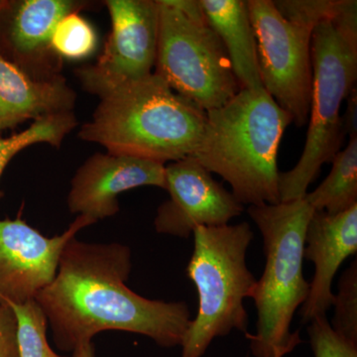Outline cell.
I'll use <instances>...</instances> for the list:
<instances>
[{
    "instance_id": "6da1fadb",
    "label": "cell",
    "mask_w": 357,
    "mask_h": 357,
    "mask_svg": "<svg viewBox=\"0 0 357 357\" xmlns=\"http://www.w3.org/2000/svg\"><path fill=\"white\" fill-rule=\"evenodd\" d=\"M131 268L128 246L70 239L55 279L35 298L59 349L74 351L105 331L138 333L162 347H182L192 321L189 306L134 293L126 285Z\"/></svg>"
},
{
    "instance_id": "7a4b0ae2",
    "label": "cell",
    "mask_w": 357,
    "mask_h": 357,
    "mask_svg": "<svg viewBox=\"0 0 357 357\" xmlns=\"http://www.w3.org/2000/svg\"><path fill=\"white\" fill-rule=\"evenodd\" d=\"M100 100L77 136L110 153L165 164L192 156L201 142L206 112L155 73L122 84Z\"/></svg>"
},
{
    "instance_id": "3957f363",
    "label": "cell",
    "mask_w": 357,
    "mask_h": 357,
    "mask_svg": "<svg viewBox=\"0 0 357 357\" xmlns=\"http://www.w3.org/2000/svg\"><path fill=\"white\" fill-rule=\"evenodd\" d=\"M292 117L264 89H241L218 109L206 112L195 157L231 187L241 204L280 203L279 146Z\"/></svg>"
},
{
    "instance_id": "277c9868",
    "label": "cell",
    "mask_w": 357,
    "mask_h": 357,
    "mask_svg": "<svg viewBox=\"0 0 357 357\" xmlns=\"http://www.w3.org/2000/svg\"><path fill=\"white\" fill-rule=\"evenodd\" d=\"M314 211L304 199L249 206L248 213L261 232L265 266L251 299L257 312L255 333H248L255 357H284L301 340L293 318L309 295L303 273L305 236Z\"/></svg>"
},
{
    "instance_id": "5b68a950",
    "label": "cell",
    "mask_w": 357,
    "mask_h": 357,
    "mask_svg": "<svg viewBox=\"0 0 357 357\" xmlns=\"http://www.w3.org/2000/svg\"><path fill=\"white\" fill-rule=\"evenodd\" d=\"M192 236L187 274L198 291L199 310L185 333L182 357L203 356L215 337L234 330L248 335L244 300L251 298L257 282L246 264L255 238L248 222L199 227Z\"/></svg>"
},
{
    "instance_id": "8992f818",
    "label": "cell",
    "mask_w": 357,
    "mask_h": 357,
    "mask_svg": "<svg viewBox=\"0 0 357 357\" xmlns=\"http://www.w3.org/2000/svg\"><path fill=\"white\" fill-rule=\"evenodd\" d=\"M312 89L309 128L296 166L279 174L280 203L304 199L324 164L340 151L344 133L340 107L356 86L357 35L323 21L312 33Z\"/></svg>"
},
{
    "instance_id": "52a82bcc",
    "label": "cell",
    "mask_w": 357,
    "mask_h": 357,
    "mask_svg": "<svg viewBox=\"0 0 357 357\" xmlns=\"http://www.w3.org/2000/svg\"><path fill=\"white\" fill-rule=\"evenodd\" d=\"M159 32L154 72L204 112L241 91L229 56L199 0H156Z\"/></svg>"
},
{
    "instance_id": "ba28073f",
    "label": "cell",
    "mask_w": 357,
    "mask_h": 357,
    "mask_svg": "<svg viewBox=\"0 0 357 357\" xmlns=\"http://www.w3.org/2000/svg\"><path fill=\"white\" fill-rule=\"evenodd\" d=\"M263 89L302 128L309 121L312 89V30L286 20L271 0H248Z\"/></svg>"
},
{
    "instance_id": "9c48e42d",
    "label": "cell",
    "mask_w": 357,
    "mask_h": 357,
    "mask_svg": "<svg viewBox=\"0 0 357 357\" xmlns=\"http://www.w3.org/2000/svg\"><path fill=\"white\" fill-rule=\"evenodd\" d=\"M112 30L93 65L75 70L84 91L100 98L153 73L158 47L156 0H107Z\"/></svg>"
},
{
    "instance_id": "30bf717a",
    "label": "cell",
    "mask_w": 357,
    "mask_h": 357,
    "mask_svg": "<svg viewBox=\"0 0 357 357\" xmlns=\"http://www.w3.org/2000/svg\"><path fill=\"white\" fill-rule=\"evenodd\" d=\"M93 223L79 215L64 234L49 238L20 218L0 220V301L20 305L35 300L55 279L67 243Z\"/></svg>"
},
{
    "instance_id": "8fae6325",
    "label": "cell",
    "mask_w": 357,
    "mask_h": 357,
    "mask_svg": "<svg viewBox=\"0 0 357 357\" xmlns=\"http://www.w3.org/2000/svg\"><path fill=\"white\" fill-rule=\"evenodd\" d=\"M170 199L157 210L158 234L188 238L199 227H222L239 217L244 206L217 182L194 156L165 166Z\"/></svg>"
},
{
    "instance_id": "7c38bea8",
    "label": "cell",
    "mask_w": 357,
    "mask_h": 357,
    "mask_svg": "<svg viewBox=\"0 0 357 357\" xmlns=\"http://www.w3.org/2000/svg\"><path fill=\"white\" fill-rule=\"evenodd\" d=\"M166 190L165 164L128 155L93 154L72 180L68 206L70 213L96 222L119 211L121 192L146 187Z\"/></svg>"
},
{
    "instance_id": "4fadbf2b",
    "label": "cell",
    "mask_w": 357,
    "mask_h": 357,
    "mask_svg": "<svg viewBox=\"0 0 357 357\" xmlns=\"http://www.w3.org/2000/svg\"><path fill=\"white\" fill-rule=\"evenodd\" d=\"M357 204L344 213L314 211L305 236L304 259L314 263L309 295L301 309L303 323L326 314L333 307V282L342 263L356 255Z\"/></svg>"
},
{
    "instance_id": "5bb4252c",
    "label": "cell",
    "mask_w": 357,
    "mask_h": 357,
    "mask_svg": "<svg viewBox=\"0 0 357 357\" xmlns=\"http://www.w3.org/2000/svg\"><path fill=\"white\" fill-rule=\"evenodd\" d=\"M89 6L76 0H22L9 2L7 46L13 63L37 79L61 76L62 59L52 49L51 40L59 21Z\"/></svg>"
},
{
    "instance_id": "9a60e30c",
    "label": "cell",
    "mask_w": 357,
    "mask_h": 357,
    "mask_svg": "<svg viewBox=\"0 0 357 357\" xmlns=\"http://www.w3.org/2000/svg\"><path fill=\"white\" fill-rule=\"evenodd\" d=\"M76 100L64 77L37 79L0 52V132L25 121L74 112Z\"/></svg>"
},
{
    "instance_id": "2e32d148",
    "label": "cell",
    "mask_w": 357,
    "mask_h": 357,
    "mask_svg": "<svg viewBox=\"0 0 357 357\" xmlns=\"http://www.w3.org/2000/svg\"><path fill=\"white\" fill-rule=\"evenodd\" d=\"M208 25L217 33L241 89H262L257 43L243 0H199Z\"/></svg>"
},
{
    "instance_id": "e0dca14e",
    "label": "cell",
    "mask_w": 357,
    "mask_h": 357,
    "mask_svg": "<svg viewBox=\"0 0 357 357\" xmlns=\"http://www.w3.org/2000/svg\"><path fill=\"white\" fill-rule=\"evenodd\" d=\"M332 171L323 183L305 199L314 211L328 215L344 213L357 204V137L331 162Z\"/></svg>"
},
{
    "instance_id": "ac0fdd59",
    "label": "cell",
    "mask_w": 357,
    "mask_h": 357,
    "mask_svg": "<svg viewBox=\"0 0 357 357\" xmlns=\"http://www.w3.org/2000/svg\"><path fill=\"white\" fill-rule=\"evenodd\" d=\"M77 121L74 112L51 114L33 121L29 128L9 137H0V178L11 159L25 148L46 143L60 148L66 136L76 128ZM3 192L0 191V199Z\"/></svg>"
},
{
    "instance_id": "d6986e66",
    "label": "cell",
    "mask_w": 357,
    "mask_h": 357,
    "mask_svg": "<svg viewBox=\"0 0 357 357\" xmlns=\"http://www.w3.org/2000/svg\"><path fill=\"white\" fill-rule=\"evenodd\" d=\"M98 37L93 26L79 13L66 15L59 21L53 36L52 49L62 60L82 61L93 55Z\"/></svg>"
},
{
    "instance_id": "ffe728a7",
    "label": "cell",
    "mask_w": 357,
    "mask_h": 357,
    "mask_svg": "<svg viewBox=\"0 0 357 357\" xmlns=\"http://www.w3.org/2000/svg\"><path fill=\"white\" fill-rule=\"evenodd\" d=\"M17 321L20 357H65L58 356L47 342V319L38 303L9 304Z\"/></svg>"
},
{
    "instance_id": "44dd1931",
    "label": "cell",
    "mask_w": 357,
    "mask_h": 357,
    "mask_svg": "<svg viewBox=\"0 0 357 357\" xmlns=\"http://www.w3.org/2000/svg\"><path fill=\"white\" fill-rule=\"evenodd\" d=\"M333 307L335 314L332 328L340 337L357 344V261L342 275L338 283V292L335 294Z\"/></svg>"
},
{
    "instance_id": "7402d4cb",
    "label": "cell",
    "mask_w": 357,
    "mask_h": 357,
    "mask_svg": "<svg viewBox=\"0 0 357 357\" xmlns=\"http://www.w3.org/2000/svg\"><path fill=\"white\" fill-rule=\"evenodd\" d=\"M307 328L314 357H357V344L335 333L326 314L309 321Z\"/></svg>"
},
{
    "instance_id": "603a6c76",
    "label": "cell",
    "mask_w": 357,
    "mask_h": 357,
    "mask_svg": "<svg viewBox=\"0 0 357 357\" xmlns=\"http://www.w3.org/2000/svg\"><path fill=\"white\" fill-rule=\"evenodd\" d=\"M286 20L314 30L319 23L332 20L338 0H280L273 1Z\"/></svg>"
},
{
    "instance_id": "cb8c5ba5",
    "label": "cell",
    "mask_w": 357,
    "mask_h": 357,
    "mask_svg": "<svg viewBox=\"0 0 357 357\" xmlns=\"http://www.w3.org/2000/svg\"><path fill=\"white\" fill-rule=\"evenodd\" d=\"M0 357H20L17 321L9 305L0 301Z\"/></svg>"
},
{
    "instance_id": "d4e9b609",
    "label": "cell",
    "mask_w": 357,
    "mask_h": 357,
    "mask_svg": "<svg viewBox=\"0 0 357 357\" xmlns=\"http://www.w3.org/2000/svg\"><path fill=\"white\" fill-rule=\"evenodd\" d=\"M342 128L345 135L349 138L357 137V93L356 86L347 98V110L342 117Z\"/></svg>"
},
{
    "instance_id": "484cf974",
    "label": "cell",
    "mask_w": 357,
    "mask_h": 357,
    "mask_svg": "<svg viewBox=\"0 0 357 357\" xmlns=\"http://www.w3.org/2000/svg\"><path fill=\"white\" fill-rule=\"evenodd\" d=\"M73 357H95V347L91 342L79 345L73 351Z\"/></svg>"
},
{
    "instance_id": "4316f807",
    "label": "cell",
    "mask_w": 357,
    "mask_h": 357,
    "mask_svg": "<svg viewBox=\"0 0 357 357\" xmlns=\"http://www.w3.org/2000/svg\"><path fill=\"white\" fill-rule=\"evenodd\" d=\"M9 2L10 1H4V0H0V15L4 13V10L8 7Z\"/></svg>"
}]
</instances>
